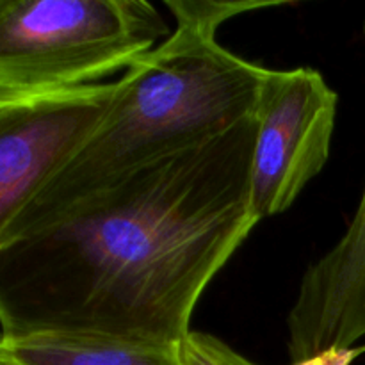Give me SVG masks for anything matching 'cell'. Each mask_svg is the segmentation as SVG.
Returning <instances> with one entry per match:
<instances>
[{"instance_id": "obj_1", "label": "cell", "mask_w": 365, "mask_h": 365, "mask_svg": "<svg viewBox=\"0 0 365 365\" xmlns=\"http://www.w3.org/2000/svg\"><path fill=\"white\" fill-rule=\"evenodd\" d=\"M255 138L253 114L0 246L2 334L180 344L205 289L260 223L252 210Z\"/></svg>"}, {"instance_id": "obj_2", "label": "cell", "mask_w": 365, "mask_h": 365, "mask_svg": "<svg viewBox=\"0 0 365 365\" xmlns=\"http://www.w3.org/2000/svg\"><path fill=\"white\" fill-rule=\"evenodd\" d=\"M274 6L284 2L168 0L173 32L123 71L102 123L0 228V246L43 230L139 168L253 116L269 68L225 48L216 34L237 14Z\"/></svg>"}, {"instance_id": "obj_3", "label": "cell", "mask_w": 365, "mask_h": 365, "mask_svg": "<svg viewBox=\"0 0 365 365\" xmlns=\"http://www.w3.org/2000/svg\"><path fill=\"white\" fill-rule=\"evenodd\" d=\"M168 36L146 0H2L0 102L100 84Z\"/></svg>"}, {"instance_id": "obj_4", "label": "cell", "mask_w": 365, "mask_h": 365, "mask_svg": "<svg viewBox=\"0 0 365 365\" xmlns=\"http://www.w3.org/2000/svg\"><path fill=\"white\" fill-rule=\"evenodd\" d=\"M339 96L314 68L269 70L255 109L252 210L285 212L330 159Z\"/></svg>"}, {"instance_id": "obj_5", "label": "cell", "mask_w": 365, "mask_h": 365, "mask_svg": "<svg viewBox=\"0 0 365 365\" xmlns=\"http://www.w3.org/2000/svg\"><path fill=\"white\" fill-rule=\"evenodd\" d=\"M116 91L118 78L0 102V228L91 138Z\"/></svg>"}, {"instance_id": "obj_6", "label": "cell", "mask_w": 365, "mask_h": 365, "mask_svg": "<svg viewBox=\"0 0 365 365\" xmlns=\"http://www.w3.org/2000/svg\"><path fill=\"white\" fill-rule=\"evenodd\" d=\"M287 331L292 362L365 337V187L341 241L303 274Z\"/></svg>"}, {"instance_id": "obj_7", "label": "cell", "mask_w": 365, "mask_h": 365, "mask_svg": "<svg viewBox=\"0 0 365 365\" xmlns=\"http://www.w3.org/2000/svg\"><path fill=\"white\" fill-rule=\"evenodd\" d=\"M0 362L9 365H182L180 344L93 334L41 330L2 334Z\"/></svg>"}, {"instance_id": "obj_8", "label": "cell", "mask_w": 365, "mask_h": 365, "mask_svg": "<svg viewBox=\"0 0 365 365\" xmlns=\"http://www.w3.org/2000/svg\"><path fill=\"white\" fill-rule=\"evenodd\" d=\"M182 365H259L234 348L203 331H189L180 342Z\"/></svg>"}, {"instance_id": "obj_9", "label": "cell", "mask_w": 365, "mask_h": 365, "mask_svg": "<svg viewBox=\"0 0 365 365\" xmlns=\"http://www.w3.org/2000/svg\"><path fill=\"white\" fill-rule=\"evenodd\" d=\"M364 351L365 348H330L294 365H351Z\"/></svg>"}, {"instance_id": "obj_10", "label": "cell", "mask_w": 365, "mask_h": 365, "mask_svg": "<svg viewBox=\"0 0 365 365\" xmlns=\"http://www.w3.org/2000/svg\"><path fill=\"white\" fill-rule=\"evenodd\" d=\"M0 365H9V364H6V362H0Z\"/></svg>"}]
</instances>
